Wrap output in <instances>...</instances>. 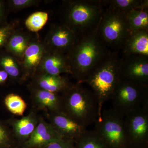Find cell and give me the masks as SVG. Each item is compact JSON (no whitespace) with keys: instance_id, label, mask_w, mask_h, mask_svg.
<instances>
[{"instance_id":"6da1fadb","label":"cell","mask_w":148,"mask_h":148,"mask_svg":"<svg viewBox=\"0 0 148 148\" xmlns=\"http://www.w3.org/2000/svg\"><path fill=\"white\" fill-rule=\"evenodd\" d=\"M109 51L97 32L79 37L77 42L67 54L72 75L78 83H84L89 74Z\"/></svg>"},{"instance_id":"7a4b0ae2","label":"cell","mask_w":148,"mask_h":148,"mask_svg":"<svg viewBox=\"0 0 148 148\" xmlns=\"http://www.w3.org/2000/svg\"><path fill=\"white\" fill-rule=\"evenodd\" d=\"M108 1H67L64 11V23L78 37L98 28Z\"/></svg>"},{"instance_id":"3957f363","label":"cell","mask_w":148,"mask_h":148,"mask_svg":"<svg viewBox=\"0 0 148 148\" xmlns=\"http://www.w3.org/2000/svg\"><path fill=\"white\" fill-rule=\"evenodd\" d=\"M120 60L117 52L109 51L85 81L84 83L91 88L97 100L98 116L103 104L110 99L119 81Z\"/></svg>"},{"instance_id":"277c9868","label":"cell","mask_w":148,"mask_h":148,"mask_svg":"<svg viewBox=\"0 0 148 148\" xmlns=\"http://www.w3.org/2000/svg\"><path fill=\"white\" fill-rule=\"evenodd\" d=\"M63 92V112L85 127L94 123L99 113L92 90L77 83L70 85Z\"/></svg>"},{"instance_id":"5b68a950","label":"cell","mask_w":148,"mask_h":148,"mask_svg":"<svg viewBox=\"0 0 148 148\" xmlns=\"http://www.w3.org/2000/svg\"><path fill=\"white\" fill-rule=\"evenodd\" d=\"M110 99L113 109L125 116L142 106L148 105V85L120 77Z\"/></svg>"},{"instance_id":"8992f818","label":"cell","mask_w":148,"mask_h":148,"mask_svg":"<svg viewBox=\"0 0 148 148\" xmlns=\"http://www.w3.org/2000/svg\"><path fill=\"white\" fill-rule=\"evenodd\" d=\"M94 123V131L108 148H130L125 129L124 116L113 108L105 110Z\"/></svg>"},{"instance_id":"52a82bcc","label":"cell","mask_w":148,"mask_h":148,"mask_svg":"<svg viewBox=\"0 0 148 148\" xmlns=\"http://www.w3.org/2000/svg\"><path fill=\"white\" fill-rule=\"evenodd\" d=\"M97 32L107 47L114 49L122 47L130 34L125 14L108 7L104 11Z\"/></svg>"},{"instance_id":"ba28073f","label":"cell","mask_w":148,"mask_h":148,"mask_svg":"<svg viewBox=\"0 0 148 148\" xmlns=\"http://www.w3.org/2000/svg\"><path fill=\"white\" fill-rule=\"evenodd\" d=\"M125 133L130 148H145L148 145V110L138 108L124 116Z\"/></svg>"},{"instance_id":"9c48e42d","label":"cell","mask_w":148,"mask_h":148,"mask_svg":"<svg viewBox=\"0 0 148 148\" xmlns=\"http://www.w3.org/2000/svg\"><path fill=\"white\" fill-rule=\"evenodd\" d=\"M120 77L148 85V56L124 55L119 65Z\"/></svg>"},{"instance_id":"30bf717a","label":"cell","mask_w":148,"mask_h":148,"mask_svg":"<svg viewBox=\"0 0 148 148\" xmlns=\"http://www.w3.org/2000/svg\"><path fill=\"white\" fill-rule=\"evenodd\" d=\"M78 38L75 33L65 24H56L51 29L45 45L48 50L67 54Z\"/></svg>"},{"instance_id":"8fae6325","label":"cell","mask_w":148,"mask_h":148,"mask_svg":"<svg viewBox=\"0 0 148 148\" xmlns=\"http://www.w3.org/2000/svg\"><path fill=\"white\" fill-rule=\"evenodd\" d=\"M52 125L63 138L76 143L87 131L80 124L63 112H55L51 117Z\"/></svg>"},{"instance_id":"7c38bea8","label":"cell","mask_w":148,"mask_h":148,"mask_svg":"<svg viewBox=\"0 0 148 148\" xmlns=\"http://www.w3.org/2000/svg\"><path fill=\"white\" fill-rule=\"evenodd\" d=\"M38 70H39L41 73L53 75H61L63 73L71 74L67 54L48 49L45 53Z\"/></svg>"},{"instance_id":"4fadbf2b","label":"cell","mask_w":148,"mask_h":148,"mask_svg":"<svg viewBox=\"0 0 148 148\" xmlns=\"http://www.w3.org/2000/svg\"><path fill=\"white\" fill-rule=\"evenodd\" d=\"M62 138H64L52 124L41 121L29 139L25 141L23 148H40L50 142Z\"/></svg>"},{"instance_id":"5bb4252c","label":"cell","mask_w":148,"mask_h":148,"mask_svg":"<svg viewBox=\"0 0 148 148\" xmlns=\"http://www.w3.org/2000/svg\"><path fill=\"white\" fill-rule=\"evenodd\" d=\"M47 50L45 44L38 40H31L21 61V69L25 74L31 75L37 71Z\"/></svg>"},{"instance_id":"9a60e30c","label":"cell","mask_w":148,"mask_h":148,"mask_svg":"<svg viewBox=\"0 0 148 148\" xmlns=\"http://www.w3.org/2000/svg\"><path fill=\"white\" fill-rule=\"evenodd\" d=\"M122 48L124 55L148 56V31L130 34Z\"/></svg>"},{"instance_id":"2e32d148","label":"cell","mask_w":148,"mask_h":148,"mask_svg":"<svg viewBox=\"0 0 148 148\" xmlns=\"http://www.w3.org/2000/svg\"><path fill=\"white\" fill-rule=\"evenodd\" d=\"M37 83L40 89L56 93L64 92L71 85L67 79L61 75L43 73L38 77Z\"/></svg>"},{"instance_id":"e0dca14e","label":"cell","mask_w":148,"mask_h":148,"mask_svg":"<svg viewBox=\"0 0 148 148\" xmlns=\"http://www.w3.org/2000/svg\"><path fill=\"white\" fill-rule=\"evenodd\" d=\"M35 99L39 106L52 111L53 113L63 112V100L58 94L43 89L35 90Z\"/></svg>"},{"instance_id":"ac0fdd59","label":"cell","mask_w":148,"mask_h":148,"mask_svg":"<svg viewBox=\"0 0 148 148\" xmlns=\"http://www.w3.org/2000/svg\"><path fill=\"white\" fill-rule=\"evenodd\" d=\"M31 40L30 36L27 34L14 32L7 43V49L16 59L21 61Z\"/></svg>"},{"instance_id":"d6986e66","label":"cell","mask_w":148,"mask_h":148,"mask_svg":"<svg viewBox=\"0 0 148 148\" xmlns=\"http://www.w3.org/2000/svg\"><path fill=\"white\" fill-rule=\"evenodd\" d=\"M148 8L130 12L125 14L130 34L148 31Z\"/></svg>"},{"instance_id":"ffe728a7","label":"cell","mask_w":148,"mask_h":148,"mask_svg":"<svg viewBox=\"0 0 148 148\" xmlns=\"http://www.w3.org/2000/svg\"><path fill=\"white\" fill-rule=\"evenodd\" d=\"M36 125L34 117L30 114L14 122L13 128L17 137L27 140L34 131Z\"/></svg>"},{"instance_id":"44dd1931","label":"cell","mask_w":148,"mask_h":148,"mask_svg":"<svg viewBox=\"0 0 148 148\" xmlns=\"http://www.w3.org/2000/svg\"><path fill=\"white\" fill-rule=\"evenodd\" d=\"M107 5L125 14L132 11L148 8V1L146 0H111L108 1Z\"/></svg>"},{"instance_id":"7402d4cb","label":"cell","mask_w":148,"mask_h":148,"mask_svg":"<svg viewBox=\"0 0 148 148\" xmlns=\"http://www.w3.org/2000/svg\"><path fill=\"white\" fill-rule=\"evenodd\" d=\"M76 148H108L104 141L95 132L86 131L75 143Z\"/></svg>"},{"instance_id":"603a6c76","label":"cell","mask_w":148,"mask_h":148,"mask_svg":"<svg viewBox=\"0 0 148 148\" xmlns=\"http://www.w3.org/2000/svg\"><path fill=\"white\" fill-rule=\"evenodd\" d=\"M5 104L8 110L14 114L22 116L27 108V105L21 96L11 93L5 99Z\"/></svg>"},{"instance_id":"cb8c5ba5","label":"cell","mask_w":148,"mask_h":148,"mask_svg":"<svg viewBox=\"0 0 148 148\" xmlns=\"http://www.w3.org/2000/svg\"><path fill=\"white\" fill-rule=\"evenodd\" d=\"M19 64L13 56L6 54L0 58V65L3 71L13 78H16L20 75L21 69Z\"/></svg>"},{"instance_id":"d4e9b609","label":"cell","mask_w":148,"mask_h":148,"mask_svg":"<svg viewBox=\"0 0 148 148\" xmlns=\"http://www.w3.org/2000/svg\"><path fill=\"white\" fill-rule=\"evenodd\" d=\"M48 19V14L44 12H36L31 14L25 21V25L29 31L38 32L46 24Z\"/></svg>"},{"instance_id":"484cf974","label":"cell","mask_w":148,"mask_h":148,"mask_svg":"<svg viewBox=\"0 0 148 148\" xmlns=\"http://www.w3.org/2000/svg\"><path fill=\"white\" fill-rule=\"evenodd\" d=\"M73 141L62 138L52 141L40 148H76Z\"/></svg>"},{"instance_id":"4316f807","label":"cell","mask_w":148,"mask_h":148,"mask_svg":"<svg viewBox=\"0 0 148 148\" xmlns=\"http://www.w3.org/2000/svg\"><path fill=\"white\" fill-rule=\"evenodd\" d=\"M38 2L34 0H12L10 2L13 10H18L34 5Z\"/></svg>"},{"instance_id":"83f0119b","label":"cell","mask_w":148,"mask_h":148,"mask_svg":"<svg viewBox=\"0 0 148 148\" xmlns=\"http://www.w3.org/2000/svg\"><path fill=\"white\" fill-rule=\"evenodd\" d=\"M14 32V26L11 25L0 27V47L7 44Z\"/></svg>"},{"instance_id":"f1b7e54d","label":"cell","mask_w":148,"mask_h":148,"mask_svg":"<svg viewBox=\"0 0 148 148\" xmlns=\"http://www.w3.org/2000/svg\"><path fill=\"white\" fill-rule=\"evenodd\" d=\"M10 140L6 130L0 125V148H10Z\"/></svg>"},{"instance_id":"f546056e","label":"cell","mask_w":148,"mask_h":148,"mask_svg":"<svg viewBox=\"0 0 148 148\" xmlns=\"http://www.w3.org/2000/svg\"><path fill=\"white\" fill-rule=\"evenodd\" d=\"M8 75L7 73L3 70L0 71V83L5 82L8 77Z\"/></svg>"},{"instance_id":"4dcf8cb0","label":"cell","mask_w":148,"mask_h":148,"mask_svg":"<svg viewBox=\"0 0 148 148\" xmlns=\"http://www.w3.org/2000/svg\"><path fill=\"white\" fill-rule=\"evenodd\" d=\"M4 8L2 2L0 1V20L2 18L4 15Z\"/></svg>"},{"instance_id":"1f68e13d","label":"cell","mask_w":148,"mask_h":148,"mask_svg":"<svg viewBox=\"0 0 148 148\" xmlns=\"http://www.w3.org/2000/svg\"><path fill=\"white\" fill-rule=\"evenodd\" d=\"M145 148H148V147H147Z\"/></svg>"}]
</instances>
